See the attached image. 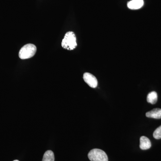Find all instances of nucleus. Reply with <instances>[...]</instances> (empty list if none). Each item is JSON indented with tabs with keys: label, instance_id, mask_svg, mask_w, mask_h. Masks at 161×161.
<instances>
[{
	"label": "nucleus",
	"instance_id": "obj_11",
	"mask_svg": "<svg viewBox=\"0 0 161 161\" xmlns=\"http://www.w3.org/2000/svg\"><path fill=\"white\" fill-rule=\"evenodd\" d=\"M14 161H19V160H14Z\"/></svg>",
	"mask_w": 161,
	"mask_h": 161
},
{
	"label": "nucleus",
	"instance_id": "obj_7",
	"mask_svg": "<svg viewBox=\"0 0 161 161\" xmlns=\"http://www.w3.org/2000/svg\"><path fill=\"white\" fill-rule=\"evenodd\" d=\"M146 116L148 118L160 119H161V109L155 108L146 113Z\"/></svg>",
	"mask_w": 161,
	"mask_h": 161
},
{
	"label": "nucleus",
	"instance_id": "obj_5",
	"mask_svg": "<svg viewBox=\"0 0 161 161\" xmlns=\"http://www.w3.org/2000/svg\"><path fill=\"white\" fill-rule=\"evenodd\" d=\"M144 5L143 0H132L128 3V8L131 9H138Z\"/></svg>",
	"mask_w": 161,
	"mask_h": 161
},
{
	"label": "nucleus",
	"instance_id": "obj_8",
	"mask_svg": "<svg viewBox=\"0 0 161 161\" xmlns=\"http://www.w3.org/2000/svg\"><path fill=\"white\" fill-rule=\"evenodd\" d=\"M158 100L157 93L155 92H150L147 97V102L152 104H154L156 103Z\"/></svg>",
	"mask_w": 161,
	"mask_h": 161
},
{
	"label": "nucleus",
	"instance_id": "obj_2",
	"mask_svg": "<svg viewBox=\"0 0 161 161\" xmlns=\"http://www.w3.org/2000/svg\"><path fill=\"white\" fill-rule=\"evenodd\" d=\"M36 47L34 44L31 43L26 44L20 49L19 57L23 60L31 58L36 54Z\"/></svg>",
	"mask_w": 161,
	"mask_h": 161
},
{
	"label": "nucleus",
	"instance_id": "obj_3",
	"mask_svg": "<svg viewBox=\"0 0 161 161\" xmlns=\"http://www.w3.org/2000/svg\"><path fill=\"white\" fill-rule=\"evenodd\" d=\"M91 161H108V157L106 153L100 149H94L91 150L88 154Z\"/></svg>",
	"mask_w": 161,
	"mask_h": 161
},
{
	"label": "nucleus",
	"instance_id": "obj_4",
	"mask_svg": "<svg viewBox=\"0 0 161 161\" xmlns=\"http://www.w3.org/2000/svg\"><path fill=\"white\" fill-rule=\"evenodd\" d=\"M83 79L86 83L91 87L95 88L98 86V80L94 75L89 73H85L83 75Z\"/></svg>",
	"mask_w": 161,
	"mask_h": 161
},
{
	"label": "nucleus",
	"instance_id": "obj_10",
	"mask_svg": "<svg viewBox=\"0 0 161 161\" xmlns=\"http://www.w3.org/2000/svg\"><path fill=\"white\" fill-rule=\"evenodd\" d=\"M153 136L156 139H161V125L158 128L153 132Z\"/></svg>",
	"mask_w": 161,
	"mask_h": 161
},
{
	"label": "nucleus",
	"instance_id": "obj_1",
	"mask_svg": "<svg viewBox=\"0 0 161 161\" xmlns=\"http://www.w3.org/2000/svg\"><path fill=\"white\" fill-rule=\"evenodd\" d=\"M61 46L68 50H72L76 48L77 46L76 36L73 31L66 33L62 40Z\"/></svg>",
	"mask_w": 161,
	"mask_h": 161
},
{
	"label": "nucleus",
	"instance_id": "obj_6",
	"mask_svg": "<svg viewBox=\"0 0 161 161\" xmlns=\"http://www.w3.org/2000/svg\"><path fill=\"white\" fill-rule=\"evenodd\" d=\"M151 147V142L148 137L145 136H141L140 148L142 150H147Z\"/></svg>",
	"mask_w": 161,
	"mask_h": 161
},
{
	"label": "nucleus",
	"instance_id": "obj_9",
	"mask_svg": "<svg viewBox=\"0 0 161 161\" xmlns=\"http://www.w3.org/2000/svg\"><path fill=\"white\" fill-rule=\"evenodd\" d=\"M55 157L53 152L51 150L46 151L43 155L42 161H54Z\"/></svg>",
	"mask_w": 161,
	"mask_h": 161
}]
</instances>
